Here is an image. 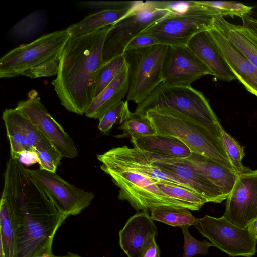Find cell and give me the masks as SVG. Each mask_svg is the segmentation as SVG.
<instances>
[{
  "instance_id": "1",
  "label": "cell",
  "mask_w": 257,
  "mask_h": 257,
  "mask_svg": "<svg viewBox=\"0 0 257 257\" xmlns=\"http://www.w3.org/2000/svg\"><path fill=\"white\" fill-rule=\"evenodd\" d=\"M2 193L12 199L19 215L15 257L52 253L55 234L67 218L59 213L18 160L10 158L6 163Z\"/></svg>"
},
{
  "instance_id": "2",
  "label": "cell",
  "mask_w": 257,
  "mask_h": 257,
  "mask_svg": "<svg viewBox=\"0 0 257 257\" xmlns=\"http://www.w3.org/2000/svg\"><path fill=\"white\" fill-rule=\"evenodd\" d=\"M109 26L71 36L62 51L51 83L61 104L70 112L84 114L94 99L95 77L103 64V47Z\"/></svg>"
},
{
  "instance_id": "3",
  "label": "cell",
  "mask_w": 257,
  "mask_h": 257,
  "mask_svg": "<svg viewBox=\"0 0 257 257\" xmlns=\"http://www.w3.org/2000/svg\"><path fill=\"white\" fill-rule=\"evenodd\" d=\"M70 37L66 28L11 50L0 59V78L23 76L35 79L56 75L62 51Z\"/></svg>"
},
{
  "instance_id": "4",
  "label": "cell",
  "mask_w": 257,
  "mask_h": 257,
  "mask_svg": "<svg viewBox=\"0 0 257 257\" xmlns=\"http://www.w3.org/2000/svg\"><path fill=\"white\" fill-rule=\"evenodd\" d=\"M145 115L157 134L176 137L192 152L236 172L221 140L193 119L168 107H155L148 110Z\"/></svg>"
},
{
  "instance_id": "5",
  "label": "cell",
  "mask_w": 257,
  "mask_h": 257,
  "mask_svg": "<svg viewBox=\"0 0 257 257\" xmlns=\"http://www.w3.org/2000/svg\"><path fill=\"white\" fill-rule=\"evenodd\" d=\"M155 107H168L197 122L220 138L221 126L208 100L200 91L191 86L163 83L159 85L142 102L137 104L134 113L145 115Z\"/></svg>"
},
{
  "instance_id": "6",
  "label": "cell",
  "mask_w": 257,
  "mask_h": 257,
  "mask_svg": "<svg viewBox=\"0 0 257 257\" xmlns=\"http://www.w3.org/2000/svg\"><path fill=\"white\" fill-rule=\"evenodd\" d=\"M2 118L11 158L18 160L23 152H34L39 159L40 169L56 173L63 157L43 133L16 108L5 109Z\"/></svg>"
},
{
  "instance_id": "7",
  "label": "cell",
  "mask_w": 257,
  "mask_h": 257,
  "mask_svg": "<svg viewBox=\"0 0 257 257\" xmlns=\"http://www.w3.org/2000/svg\"><path fill=\"white\" fill-rule=\"evenodd\" d=\"M218 16L210 7L195 1L186 11L169 13L141 33L152 36L160 44L186 46L194 35L208 31Z\"/></svg>"
},
{
  "instance_id": "8",
  "label": "cell",
  "mask_w": 257,
  "mask_h": 257,
  "mask_svg": "<svg viewBox=\"0 0 257 257\" xmlns=\"http://www.w3.org/2000/svg\"><path fill=\"white\" fill-rule=\"evenodd\" d=\"M100 169L108 174L119 188L118 198L126 200L137 211H148L158 206H171L191 210L185 203L162 192L152 181L137 172L116 166L101 164Z\"/></svg>"
},
{
  "instance_id": "9",
  "label": "cell",
  "mask_w": 257,
  "mask_h": 257,
  "mask_svg": "<svg viewBox=\"0 0 257 257\" xmlns=\"http://www.w3.org/2000/svg\"><path fill=\"white\" fill-rule=\"evenodd\" d=\"M167 46L157 44L125 51L129 77L127 101L139 104L163 82L162 64Z\"/></svg>"
},
{
  "instance_id": "10",
  "label": "cell",
  "mask_w": 257,
  "mask_h": 257,
  "mask_svg": "<svg viewBox=\"0 0 257 257\" xmlns=\"http://www.w3.org/2000/svg\"><path fill=\"white\" fill-rule=\"evenodd\" d=\"M170 13L154 8L149 1H141L132 13L109 26L103 47V64L123 55L133 39Z\"/></svg>"
},
{
  "instance_id": "11",
  "label": "cell",
  "mask_w": 257,
  "mask_h": 257,
  "mask_svg": "<svg viewBox=\"0 0 257 257\" xmlns=\"http://www.w3.org/2000/svg\"><path fill=\"white\" fill-rule=\"evenodd\" d=\"M27 170L59 213L67 218L80 214L94 198L92 192L76 187L55 172L40 169Z\"/></svg>"
},
{
  "instance_id": "12",
  "label": "cell",
  "mask_w": 257,
  "mask_h": 257,
  "mask_svg": "<svg viewBox=\"0 0 257 257\" xmlns=\"http://www.w3.org/2000/svg\"><path fill=\"white\" fill-rule=\"evenodd\" d=\"M195 227L213 244L231 256L251 257L256 251L257 243L250 237L247 228H241L223 216L208 215L197 219Z\"/></svg>"
},
{
  "instance_id": "13",
  "label": "cell",
  "mask_w": 257,
  "mask_h": 257,
  "mask_svg": "<svg viewBox=\"0 0 257 257\" xmlns=\"http://www.w3.org/2000/svg\"><path fill=\"white\" fill-rule=\"evenodd\" d=\"M97 158L101 164L137 172L148 177L155 184H168L194 192L184 182L166 174L153 164L152 159L147 152L136 148H129L127 146L113 148L98 155Z\"/></svg>"
},
{
  "instance_id": "14",
  "label": "cell",
  "mask_w": 257,
  "mask_h": 257,
  "mask_svg": "<svg viewBox=\"0 0 257 257\" xmlns=\"http://www.w3.org/2000/svg\"><path fill=\"white\" fill-rule=\"evenodd\" d=\"M163 83L191 86L211 71L187 46H168L162 64Z\"/></svg>"
},
{
  "instance_id": "15",
  "label": "cell",
  "mask_w": 257,
  "mask_h": 257,
  "mask_svg": "<svg viewBox=\"0 0 257 257\" xmlns=\"http://www.w3.org/2000/svg\"><path fill=\"white\" fill-rule=\"evenodd\" d=\"M16 108L43 133L62 157L73 159L78 156L73 140L50 115L39 97L31 96L20 101Z\"/></svg>"
},
{
  "instance_id": "16",
  "label": "cell",
  "mask_w": 257,
  "mask_h": 257,
  "mask_svg": "<svg viewBox=\"0 0 257 257\" xmlns=\"http://www.w3.org/2000/svg\"><path fill=\"white\" fill-rule=\"evenodd\" d=\"M223 217L241 228L257 218V170L238 175L226 199Z\"/></svg>"
},
{
  "instance_id": "17",
  "label": "cell",
  "mask_w": 257,
  "mask_h": 257,
  "mask_svg": "<svg viewBox=\"0 0 257 257\" xmlns=\"http://www.w3.org/2000/svg\"><path fill=\"white\" fill-rule=\"evenodd\" d=\"M147 153L152 159L153 164L166 174L187 184L208 202L220 203L227 199L217 186L183 164L178 158Z\"/></svg>"
},
{
  "instance_id": "18",
  "label": "cell",
  "mask_w": 257,
  "mask_h": 257,
  "mask_svg": "<svg viewBox=\"0 0 257 257\" xmlns=\"http://www.w3.org/2000/svg\"><path fill=\"white\" fill-rule=\"evenodd\" d=\"M157 235L148 211H141L131 216L120 230L119 245L128 257H141Z\"/></svg>"
},
{
  "instance_id": "19",
  "label": "cell",
  "mask_w": 257,
  "mask_h": 257,
  "mask_svg": "<svg viewBox=\"0 0 257 257\" xmlns=\"http://www.w3.org/2000/svg\"><path fill=\"white\" fill-rule=\"evenodd\" d=\"M208 32L237 80L249 92L257 96V68L232 46L213 25Z\"/></svg>"
},
{
  "instance_id": "20",
  "label": "cell",
  "mask_w": 257,
  "mask_h": 257,
  "mask_svg": "<svg viewBox=\"0 0 257 257\" xmlns=\"http://www.w3.org/2000/svg\"><path fill=\"white\" fill-rule=\"evenodd\" d=\"M186 46L218 79L228 82L237 79L208 31L194 35Z\"/></svg>"
},
{
  "instance_id": "21",
  "label": "cell",
  "mask_w": 257,
  "mask_h": 257,
  "mask_svg": "<svg viewBox=\"0 0 257 257\" xmlns=\"http://www.w3.org/2000/svg\"><path fill=\"white\" fill-rule=\"evenodd\" d=\"M179 159L183 164L217 186L227 198L238 178L236 172L194 152L188 157Z\"/></svg>"
},
{
  "instance_id": "22",
  "label": "cell",
  "mask_w": 257,
  "mask_h": 257,
  "mask_svg": "<svg viewBox=\"0 0 257 257\" xmlns=\"http://www.w3.org/2000/svg\"><path fill=\"white\" fill-rule=\"evenodd\" d=\"M213 26L257 68V35L252 30L243 25L231 23L222 16L215 17Z\"/></svg>"
},
{
  "instance_id": "23",
  "label": "cell",
  "mask_w": 257,
  "mask_h": 257,
  "mask_svg": "<svg viewBox=\"0 0 257 257\" xmlns=\"http://www.w3.org/2000/svg\"><path fill=\"white\" fill-rule=\"evenodd\" d=\"M129 77L126 64L112 81L95 97L85 112L89 118L99 119L105 113L117 105L127 96Z\"/></svg>"
},
{
  "instance_id": "24",
  "label": "cell",
  "mask_w": 257,
  "mask_h": 257,
  "mask_svg": "<svg viewBox=\"0 0 257 257\" xmlns=\"http://www.w3.org/2000/svg\"><path fill=\"white\" fill-rule=\"evenodd\" d=\"M19 215L12 199L2 193L0 203V257H15Z\"/></svg>"
},
{
  "instance_id": "25",
  "label": "cell",
  "mask_w": 257,
  "mask_h": 257,
  "mask_svg": "<svg viewBox=\"0 0 257 257\" xmlns=\"http://www.w3.org/2000/svg\"><path fill=\"white\" fill-rule=\"evenodd\" d=\"M130 141L134 148L159 156L184 159L188 157L192 152L182 141L172 136L156 134L131 137Z\"/></svg>"
},
{
  "instance_id": "26",
  "label": "cell",
  "mask_w": 257,
  "mask_h": 257,
  "mask_svg": "<svg viewBox=\"0 0 257 257\" xmlns=\"http://www.w3.org/2000/svg\"><path fill=\"white\" fill-rule=\"evenodd\" d=\"M139 4L133 8L105 10L90 14L80 21L71 24L66 29L71 37L92 33L110 26L124 18L132 13Z\"/></svg>"
},
{
  "instance_id": "27",
  "label": "cell",
  "mask_w": 257,
  "mask_h": 257,
  "mask_svg": "<svg viewBox=\"0 0 257 257\" xmlns=\"http://www.w3.org/2000/svg\"><path fill=\"white\" fill-rule=\"evenodd\" d=\"M48 17L43 10L33 11L15 24L9 35L16 41H28L39 36L45 29Z\"/></svg>"
},
{
  "instance_id": "28",
  "label": "cell",
  "mask_w": 257,
  "mask_h": 257,
  "mask_svg": "<svg viewBox=\"0 0 257 257\" xmlns=\"http://www.w3.org/2000/svg\"><path fill=\"white\" fill-rule=\"evenodd\" d=\"M150 211L153 220L181 228L194 225L197 219L185 208L163 205L154 207Z\"/></svg>"
},
{
  "instance_id": "29",
  "label": "cell",
  "mask_w": 257,
  "mask_h": 257,
  "mask_svg": "<svg viewBox=\"0 0 257 257\" xmlns=\"http://www.w3.org/2000/svg\"><path fill=\"white\" fill-rule=\"evenodd\" d=\"M119 129L122 134L115 136L118 138L124 137H137L156 134V132L146 115H140L132 113L126 105L119 122Z\"/></svg>"
},
{
  "instance_id": "30",
  "label": "cell",
  "mask_w": 257,
  "mask_h": 257,
  "mask_svg": "<svg viewBox=\"0 0 257 257\" xmlns=\"http://www.w3.org/2000/svg\"><path fill=\"white\" fill-rule=\"evenodd\" d=\"M125 64L124 57L121 55L114 58L99 68L94 80V99L112 81Z\"/></svg>"
},
{
  "instance_id": "31",
  "label": "cell",
  "mask_w": 257,
  "mask_h": 257,
  "mask_svg": "<svg viewBox=\"0 0 257 257\" xmlns=\"http://www.w3.org/2000/svg\"><path fill=\"white\" fill-rule=\"evenodd\" d=\"M220 131L223 147L237 174L239 175L251 171V169L242 164V160L245 156L244 147L241 146L234 138L228 134L222 126Z\"/></svg>"
},
{
  "instance_id": "32",
  "label": "cell",
  "mask_w": 257,
  "mask_h": 257,
  "mask_svg": "<svg viewBox=\"0 0 257 257\" xmlns=\"http://www.w3.org/2000/svg\"><path fill=\"white\" fill-rule=\"evenodd\" d=\"M156 185L165 194L187 204L191 210H199L205 203L208 202L199 194L185 188L161 183Z\"/></svg>"
},
{
  "instance_id": "33",
  "label": "cell",
  "mask_w": 257,
  "mask_h": 257,
  "mask_svg": "<svg viewBox=\"0 0 257 257\" xmlns=\"http://www.w3.org/2000/svg\"><path fill=\"white\" fill-rule=\"evenodd\" d=\"M200 4L208 6L216 11L219 16H234L241 18L249 16L252 7L241 3L230 1H198Z\"/></svg>"
},
{
  "instance_id": "34",
  "label": "cell",
  "mask_w": 257,
  "mask_h": 257,
  "mask_svg": "<svg viewBox=\"0 0 257 257\" xmlns=\"http://www.w3.org/2000/svg\"><path fill=\"white\" fill-rule=\"evenodd\" d=\"M189 227H181L184 236L182 257H193L198 254H207L209 248L213 246V244L206 240L200 241L195 239L190 234L188 230Z\"/></svg>"
},
{
  "instance_id": "35",
  "label": "cell",
  "mask_w": 257,
  "mask_h": 257,
  "mask_svg": "<svg viewBox=\"0 0 257 257\" xmlns=\"http://www.w3.org/2000/svg\"><path fill=\"white\" fill-rule=\"evenodd\" d=\"M128 101H122L115 107L105 113L99 119L98 128L104 135L109 134L113 125L119 122Z\"/></svg>"
},
{
  "instance_id": "36",
  "label": "cell",
  "mask_w": 257,
  "mask_h": 257,
  "mask_svg": "<svg viewBox=\"0 0 257 257\" xmlns=\"http://www.w3.org/2000/svg\"><path fill=\"white\" fill-rule=\"evenodd\" d=\"M140 1H89L87 6L96 12L105 10H117L133 8L137 6Z\"/></svg>"
},
{
  "instance_id": "37",
  "label": "cell",
  "mask_w": 257,
  "mask_h": 257,
  "mask_svg": "<svg viewBox=\"0 0 257 257\" xmlns=\"http://www.w3.org/2000/svg\"><path fill=\"white\" fill-rule=\"evenodd\" d=\"M150 5L158 10H167L171 13H178L184 12L195 3L192 1H149Z\"/></svg>"
},
{
  "instance_id": "38",
  "label": "cell",
  "mask_w": 257,
  "mask_h": 257,
  "mask_svg": "<svg viewBox=\"0 0 257 257\" xmlns=\"http://www.w3.org/2000/svg\"><path fill=\"white\" fill-rule=\"evenodd\" d=\"M160 44L151 36L141 33L133 39L127 45L125 50L137 49Z\"/></svg>"
},
{
  "instance_id": "39",
  "label": "cell",
  "mask_w": 257,
  "mask_h": 257,
  "mask_svg": "<svg viewBox=\"0 0 257 257\" xmlns=\"http://www.w3.org/2000/svg\"><path fill=\"white\" fill-rule=\"evenodd\" d=\"M18 161L23 166H30L35 163H39V159L36 152L25 151L22 152L18 159Z\"/></svg>"
},
{
  "instance_id": "40",
  "label": "cell",
  "mask_w": 257,
  "mask_h": 257,
  "mask_svg": "<svg viewBox=\"0 0 257 257\" xmlns=\"http://www.w3.org/2000/svg\"><path fill=\"white\" fill-rule=\"evenodd\" d=\"M141 257H160V250L154 240Z\"/></svg>"
},
{
  "instance_id": "41",
  "label": "cell",
  "mask_w": 257,
  "mask_h": 257,
  "mask_svg": "<svg viewBox=\"0 0 257 257\" xmlns=\"http://www.w3.org/2000/svg\"><path fill=\"white\" fill-rule=\"evenodd\" d=\"M242 20L243 25L252 30L257 35V19L247 16Z\"/></svg>"
},
{
  "instance_id": "42",
  "label": "cell",
  "mask_w": 257,
  "mask_h": 257,
  "mask_svg": "<svg viewBox=\"0 0 257 257\" xmlns=\"http://www.w3.org/2000/svg\"><path fill=\"white\" fill-rule=\"evenodd\" d=\"M247 228L251 238L257 243V218L252 221Z\"/></svg>"
},
{
  "instance_id": "43",
  "label": "cell",
  "mask_w": 257,
  "mask_h": 257,
  "mask_svg": "<svg viewBox=\"0 0 257 257\" xmlns=\"http://www.w3.org/2000/svg\"><path fill=\"white\" fill-rule=\"evenodd\" d=\"M40 257H81L79 254L68 252L66 255L63 256H56L53 253L43 255Z\"/></svg>"
}]
</instances>
